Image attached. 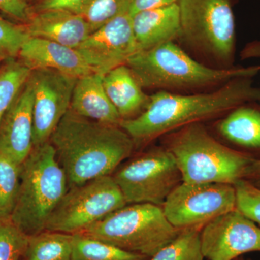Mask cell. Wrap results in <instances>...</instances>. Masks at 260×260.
<instances>
[{
	"instance_id": "obj_1",
	"label": "cell",
	"mask_w": 260,
	"mask_h": 260,
	"mask_svg": "<svg viewBox=\"0 0 260 260\" xmlns=\"http://www.w3.org/2000/svg\"><path fill=\"white\" fill-rule=\"evenodd\" d=\"M49 142L66 175L68 189L112 175L135 146L120 126L90 120L70 109Z\"/></svg>"
},
{
	"instance_id": "obj_2",
	"label": "cell",
	"mask_w": 260,
	"mask_h": 260,
	"mask_svg": "<svg viewBox=\"0 0 260 260\" xmlns=\"http://www.w3.org/2000/svg\"><path fill=\"white\" fill-rule=\"evenodd\" d=\"M260 99V89L252 78L230 80L213 93L179 95L162 90L150 96L144 111L119 126L135 145L150 143L158 137L189 124L200 123Z\"/></svg>"
},
{
	"instance_id": "obj_3",
	"label": "cell",
	"mask_w": 260,
	"mask_h": 260,
	"mask_svg": "<svg viewBox=\"0 0 260 260\" xmlns=\"http://www.w3.org/2000/svg\"><path fill=\"white\" fill-rule=\"evenodd\" d=\"M126 65L142 88L169 90L225 84L236 78H253L260 72V66L221 69L205 66L173 42L138 51L129 58Z\"/></svg>"
},
{
	"instance_id": "obj_4",
	"label": "cell",
	"mask_w": 260,
	"mask_h": 260,
	"mask_svg": "<svg viewBox=\"0 0 260 260\" xmlns=\"http://www.w3.org/2000/svg\"><path fill=\"white\" fill-rule=\"evenodd\" d=\"M68 190V179L50 142L34 147L21 164L18 198L10 220L28 237L44 232Z\"/></svg>"
},
{
	"instance_id": "obj_5",
	"label": "cell",
	"mask_w": 260,
	"mask_h": 260,
	"mask_svg": "<svg viewBox=\"0 0 260 260\" xmlns=\"http://www.w3.org/2000/svg\"><path fill=\"white\" fill-rule=\"evenodd\" d=\"M180 171L183 182L234 185L247 177L255 159L214 139L200 123L172 135L167 148Z\"/></svg>"
},
{
	"instance_id": "obj_6",
	"label": "cell",
	"mask_w": 260,
	"mask_h": 260,
	"mask_svg": "<svg viewBox=\"0 0 260 260\" xmlns=\"http://www.w3.org/2000/svg\"><path fill=\"white\" fill-rule=\"evenodd\" d=\"M167 220L161 206L125 205L78 233L150 258L181 232Z\"/></svg>"
},
{
	"instance_id": "obj_7",
	"label": "cell",
	"mask_w": 260,
	"mask_h": 260,
	"mask_svg": "<svg viewBox=\"0 0 260 260\" xmlns=\"http://www.w3.org/2000/svg\"><path fill=\"white\" fill-rule=\"evenodd\" d=\"M181 37L223 64H230L235 48L232 0H177Z\"/></svg>"
},
{
	"instance_id": "obj_8",
	"label": "cell",
	"mask_w": 260,
	"mask_h": 260,
	"mask_svg": "<svg viewBox=\"0 0 260 260\" xmlns=\"http://www.w3.org/2000/svg\"><path fill=\"white\" fill-rule=\"evenodd\" d=\"M112 177L126 205L150 203L161 206L182 182L175 158L167 148H154L119 166Z\"/></svg>"
},
{
	"instance_id": "obj_9",
	"label": "cell",
	"mask_w": 260,
	"mask_h": 260,
	"mask_svg": "<svg viewBox=\"0 0 260 260\" xmlns=\"http://www.w3.org/2000/svg\"><path fill=\"white\" fill-rule=\"evenodd\" d=\"M126 205L112 175L97 178L68 189L45 230L78 234Z\"/></svg>"
},
{
	"instance_id": "obj_10",
	"label": "cell",
	"mask_w": 260,
	"mask_h": 260,
	"mask_svg": "<svg viewBox=\"0 0 260 260\" xmlns=\"http://www.w3.org/2000/svg\"><path fill=\"white\" fill-rule=\"evenodd\" d=\"M167 220L182 230L203 227L217 217L237 209L234 185L222 183L181 182L162 205Z\"/></svg>"
},
{
	"instance_id": "obj_11",
	"label": "cell",
	"mask_w": 260,
	"mask_h": 260,
	"mask_svg": "<svg viewBox=\"0 0 260 260\" xmlns=\"http://www.w3.org/2000/svg\"><path fill=\"white\" fill-rule=\"evenodd\" d=\"M78 78L55 70H32L34 147L49 141L51 135L69 111Z\"/></svg>"
},
{
	"instance_id": "obj_12",
	"label": "cell",
	"mask_w": 260,
	"mask_h": 260,
	"mask_svg": "<svg viewBox=\"0 0 260 260\" xmlns=\"http://www.w3.org/2000/svg\"><path fill=\"white\" fill-rule=\"evenodd\" d=\"M200 241L205 259L234 260L260 252V226L236 209L205 224Z\"/></svg>"
},
{
	"instance_id": "obj_13",
	"label": "cell",
	"mask_w": 260,
	"mask_h": 260,
	"mask_svg": "<svg viewBox=\"0 0 260 260\" xmlns=\"http://www.w3.org/2000/svg\"><path fill=\"white\" fill-rule=\"evenodd\" d=\"M94 73L104 75L138 52L129 10L112 19L77 48Z\"/></svg>"
},
{
	"instance_id": "obj_14",
	"label": "cell",
	"mask_w": 260,
	"mask_h": 260,
	"mask_svg": "<svg viewBox=\"0 0 260 260\" xmlns=\"http://www.w3.org/2000/svg\"><path fill=\"white\" fill-rule=\"evenodd\" d=\"M32 88L28 80L0 122V151L19 164L34 148Z\"/></svg>"
},
{
	"instance_id": "obj_15",
	"label": "cell",
	"mask_w": 260,
	"mask_h": 260,
	"mask_svg": "<svg viewBox=\"0 0 260 260\" xmlns=\"http://www.w3.org/2000/svg\"><path fill=\"white\" fill-rule=\"evenodd\" d=\"M18 56L31 70H55L76 78L94 73L76 49L39 38L27 39Z\"/></svg>"
},
{
	"instance_id": "obj_16",
	"label": "cell",
	"mask_w": 260,
	"mask_h": 260,
	"mask_svg": "<svg viewBox=\"0 0 260 260\" xmlns=\"http://www.w3.org/2000/svg\"><path fill=\"white\" fill-rule=\"evenodd\" d=\"M25 27L30 37L45 39L74 49L79 47L92 32L83 17L62 9L36 11Z\"/></svg>"
},
{
	"instance_id": "obj_17",
	"label": "cell",
	"mask_w": 260,
	"mask_h": 260,
	"mask_svg": "<svg viewBox=\"0 0 260 260\" xmlns=\"http://www.w3.org/2000/svg\"><path fill=\"white\" fill-rule=\"evenodd\" d=\"M138 51L148 50L181 37L179 5L145 10L132 16Z\"/></svg>"
},
{
	"instance_id": "obj_18",
	"label": "cell",
	"mask_w": 260,
	"mask_h": 260,
	"mask_svg": "<svg viewBox=\"0 0 260 260\" xmlns=\"http://www.w3.org/2000/svg\"><path fill=\"white\" fill-rule=\"evenodd\" d=\"M103 76L93 73L78 78L70 109L90 120L119 126L122 119L106 93Z\"/></svg>"
},
{
	"instance_id": "obj_19",
	"label": "cell",
	"mask_w": 260,
	"mask_h": 260,
	"mask_svg": "<svg viewBox=\"0 0 260 260\" xmlns=\"http://www.w3.org/2000/svg\"><path fill=\"white\" fill-rule=\"evenodd\" d=\"M104 89L122 120L140 115L148 106L150 96L143 92L126 64L116 67L103 76Z\"/></svg>"
},
{
	"instance_id": "obj_20",
	"label": "cell",
	"mask_w": 260,
	"mask_h": 260,
	"mask_svg": "<svg viewBox=\"0 0 260 260\" xmlns=\"http://www.w3.org/2000/svg\"><path fill=\"white\" fill-rule=\"evenodd\" d=\"M219 132L238 147L260 152V110L242 105L220 121Z\"/></svg>"
},
{
	"instance_id": "obj_21",
	"label": "cell",
	"mask_w": 260,
	"mask_h": 260,
	"mask_svg": "<svg viewBox=\"0 0 260 260\" xmlns=\"http://www.w3.org/2000/svg\"><path fill=\"white\" fill-rule=\"evenodd\" d=\"M74 234L45 230L28 237L25 260H72Z\"/></svg>"
},
{
	"instance_id": "obj_22",
	"label": "cell",
	"mask_w": 260,
	"mask_h": 260,
	"mask_svg": "<svg viewBox=\"0 0 260 260\" xmlns=\"http://www.w3.org/2000/svg\"><path fill=\"white\" fill-rule=\"evenodd\" d=\"M147 256L123 250L83 234H74L72 260H148Z\"/></svg>"
},
{
	"instance_id": "obj_23",
	"label": "cell",
	"mask_w": 260,
	"mask_h": 260,
	"mask_svg": "<svg viewBox=\"0 0 260 260\" xmlns=\"http://www.w3.org/2000/svg\"><path fill=\"white\" fill-rule=\"evenodd\" d=\"M31 72L26 65L14 59H9L0 68V122L28 81Z\"/></svg>"
},
{
	"instance_id": "obj_24",
	"label": "cell",
	"mask_w": 260,
	"mask_h": 260,
	"mask_svg": "<svg viewBox=\"0 0 260 260\" xmlns=\"http://www.w3.org/2000/svg\"><path fill=\"white\" fill-rule=\"evenodd\" d=\"M202 228L182 229L172 242L148 260H204L200 241Z\"/></svg>"
},
{
	"instance_id": "obj_25",
	"label": "cell",
	"mask_w": 260,
	"mask_h": 260,
	"mask_svg": "<svg viewBox=\"0 0 260 260\" xmlns=\"http://www.w3.org/2000/svg\"><path fill=\"white\" fill-rule=\"evenodd\" d=\"M20 169L21 164L0 151V221L11 218L18 198Z\"/></svg>"
},
{
	"instance_id": "obj_26",
	"label": "cell",
	"mask_w": 260,
	"mask_h": 260,
	"mask_svg": "<svg viewBox=\"0 0 260 260\" xmlns=\"http://www.w3.org/2000/svg\"><path fill=\"white\" fill-rule=\"evenodd\" d=\"M132 0H87L77 14L85 19L93 32L126 10Z\"/></svg>"
},
{
	"instance_id": "obj_27",
	"label": "cell",
	"mask_w": 260,
	"mask_h": 260,
	"mask_svg": "<svg viewBox=\"0 0 260 260\" xmlns=\"http://www.w3.org/2000/svg\"><path fill=\"white\" fill-rule=\"evenodd\" d=\"M28 236L10 220L0 221V260H19L25 254Z\"/></svg>"
},
{
	"instance_id": "obj_28",
	"label": "cell",
	"mask_w": 260,
	"mask_h": 260,
	"mask_svg": "<svg viewBox=\"0 0 260 260\" xmlns=\"http://www.w3.org/2000/svg\"><path fill=\"white\" fill-rule=\"evenodd\" d=\"M237 210L260 226V188L242 179L234 184Z\"/></svg>"
},
{
	"instance_id": "obj_29",
	"label": "cell",
	"mask_w": 260,
	"mask_h": 260,
	"mask_svg": "<svg viewBox=\"0 0 260 260\" xmlns=\"http://www.w3.org/2000/svg\"><path fill=\"white\" fill-rule=\"evenodd\" d=\"M25 25L10 23L0 16V56L14 59L18 56L24 42L28 39Z\"/></svg>"
},
{
	"instance_id": "obj_30",
	"label": "cell",
	"mask_w": 260,
	"mask_h": 260,
	"mask_svg": "<svg viewBox=\"0 0 260 260\" xmlns=\"http://www.w3.org/2000/svg\"><path fill=\"white\" fill-rule=\"evenodd\" d=\"M0 10L25 23L32 15L26 0H0Z\"/></svg>"
},
{
	"instance_id": "obj_31",
	"label": "cell",
	"mask_w": 260,
	"mask_h": 260,
	"mask_svg": "<svg viewBox=\"0 0 260 260\" xmlns=\"http://www.w3.org/2000/svg\"><path fill=\"white\" fill-rule=\"evenodd\" d=\"M87 0H41L37 5V11L50 9H62L78 13Z\"/></svg>"
},
{
	"instance_id": "obj_32",
	"label": "cell",
	"mask_w": 260,
	"mask_h": 260,
	"mask_svg": "<svg viewBox=\"0 0 260 260\" xmlns=\"http://www.w3.org/2000/svg\"><path fill=\"white\" fill-rule=\"evenodd\" d=\"M177 3V0H132L130 14L132 16L145 10L156 9Z\"/></svg>"
},
{
	"instance_id": "obj_33",
	"label": "cell",
	"mask_w": 260,
	"mask_h": 260,
	"mask_svg": "<svg viewBox=\"0 0 260 260\" xmlns=\"http://www.w3.org/2000/svg\"><path fill=\"white\" fill-rule=\"evenodd\" d=\"M245 179L260 188V159L253 161Z\"/></svg>"
},
{
	"instance_id": "obj_34",
	"label": "cell",
	"mask_w": 260,
	"mask_h": 260,
	"mask_svg": "<svg viewBox=\"0 0 260 260\" xmlns=\"http://www.w3.org/2000/svg\"><path fill=\"white\" fill-rule=\"evenodd\" d=\"M234 260H251L249 259H245V258L243 257V256H240V257L237 258V259Z\"/></svg>"
},
{
	"instance_id": "obj_35",
	"label": "cell",
	"mask_w": 260,
	"mask_h": 260,
	"mask_svg": "<svg viewBox=\"0 0 260 260\" xmlns=\"http://www.w3.org/2000/svg\"><path fill=\"white\" fill-rule=\"evenodd\" d=\"M1 57L2 56H0V64H1ZM0 68H1V65H0Z\"/></svg>"
}]
</instances>
